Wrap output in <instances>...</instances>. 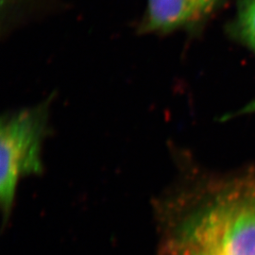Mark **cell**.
<instances>
[{
	"label": "cell",
	"instance_id": "cell-5",
	"mask_svg": "<svg viewBox=\"0 0 255 255\" xmlns=\"http://www.w3.org/2000/svg\"><path fill=\"white\" fill-rule=\"evenodd\" d=\"M255 113V101L250 102L243 109L238 112V115H244V114H253Z\"/></svg>",
	"mask_w": 255,
	"mask_h": 255
},
{
	"label": "cell",
	"instance_id": "cell-3",
	"mask_svg": "<svg viewBox=\"0 0 255 255\" xmlns=\"http://www.w3.org/2000/svg\"><path fill=\"white\" fill-rule=\"evenodd\" d=\"M219 0H147L143 27L167 32L197 22L207 15Z\"/></svg>",
	"mask_w": 255,
	"mask_h": 255
},
{
	"label": "cell",
	"instance_id": "cell-4",
	"mask_svg": "<svg viewBox=\"0 0 255 255\" xmlns=\"http://www.w3.org/2000/svg\"><path fill=\"white\" fill-rule=\"evenodd\" d=\"M237 28L243 41L255 52V0H243L240 4Z\"/></svg>",
	"mask_w": 255,
	"mask_h": 255
},
{
	"label": "cell",
	"instance_id": "cell-2",
	"mask_svg": "<svg viewBox=\"0 0 255 255\" xmlns=\"http://www.w3.org/2000/svg\"><path fill=\"white\" fill-rule=\"evenodd\" d=\"M46 108L23 110L2 119L0 128V202L5 219L21 177L42 170L41 145L46 134Z\"/></svg>",
	"mask_w": 255,
	"mask_h": 255
},
{
	"label": "cell",
	"instance_id": "cell-1",
	"mask_svg": "<svg viewBox=\"0 0 255 255\" xmlns=\"http://www.w3.org/2000/svg\"><path fill=\"white\" fill-rule=\"evenodd\" d=\"M181 247L212 255H255V191L221 194L184 225Z\"/></svg>",
	"mask_w": 255,
	"mask_h": 255
},
{
	"label": "cell",
	"instance_id": "cell-6",
	"mask_svg": "<svg viewBox=\"0 0 255 255\" xmlns=\"http://www.w3.org/2000/svg\"><path fill=\"white\" fill-rule=\"evenodd\" d=\"M182 248V247H181ZM181 255H212L206 253H202V252H199V251H194V250H190V249H186V248H182V253H181Z\"/></svg>",
	"mask_w": 255,
	"mask_h": 255
}]
</instances>
